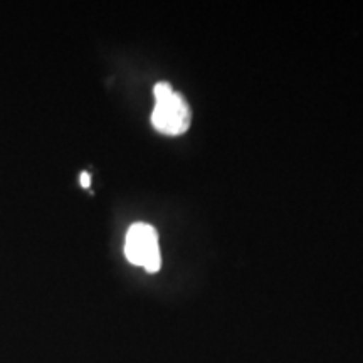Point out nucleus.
I'll use <instances>...</instances> for the list:
<instances>
[{
    "label": "nucleus",
    "mask_w": 363,
    "mask_h": 363,
    "mask_svg": "<svg viewBox=\"0 0 363 363\" xmlns=\"http://www.w3.org/2000/svg\"><path fill=\"white\" fill-rule=\"evenodd\" d=\"M155 108L152 113V123L163 135H182L189 130L192 113L187 101L172 89L169 83H158L153 89Z\"/></svg>",
    "instance_id": "nucleus-1"
},
{
    "label": "nucleus",
    "mask_w": 363,
    "mask_h": 363,
    "mask_svg": "<svg viewBox=\"0 0 363 363\" xmlns=\"http://www.w3.org/2000/svg\"><path fill=\"white\" fill-rule=\"evenodd\" d=\"M125 256L131 264L142 266L148 272H157L162 266L157 230L143 222L131 225L125 240Z\"/></svg>",
    "instance_id": "nucleus-2"
},
{
    "label": "nucleus",
    "mask_w": 363,
    "mask_h": 363,
    "mask_svg": "<svg viewBox=\"0 0 363 363\" xmlns=\"http://www.w3.org/2000/svg\"><path fill=\"white\" fill-rule=\"evenodd\" d=\"M79 180H81V187H84V189L89 187L91 177H89L88 172H83V174H81V177H79Z\"/></svg>",
    "instance_id": "nucleus-3"
}]
</instances>
